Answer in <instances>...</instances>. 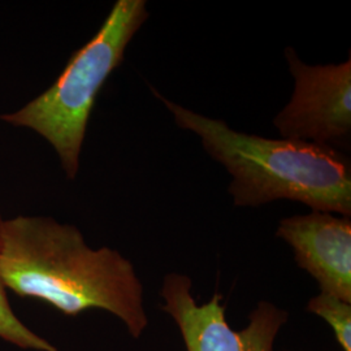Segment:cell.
Listing matches in <instances>:
<instances>
[{
    "label": "cell",
    "mask_w": 351,
    "mask_h": 351,
    "mask_svg": "<svg viewBox=\"0 0 351 351\" xmlns=\"http://www.w3.org/2000/svg\"><path fill=\"white\" fill-rule=\"evenodd\" d=\"M0 280L5 290L66 316L110 313L134 339L149 326L143 285L132 262L111 247H90L78 228L52 217L3 219Z\"/></svg>",
    "instance_id": "1"
},
{
    "label": "cell",
    "mask_w": 351,
    "mask_h": 351,
    "mask_svg": "<svg viewBox=\"0 0 351 351\" xmlns=\"http://www.w3.org/2000/svg\"><path fill=\"white\" fill-rule=\"evenodd\" d=\"M175 123L201 138L206 152L232 176L229 194L239 207L277 199L300 202L320 213L351 216L350 159L335 147L295 139L239 133L152 88Z\"/></svg>",
    "instance_id": "2"
},
{
    "label": "cell",
    "mask_w": 351,
    "mask_h": 351,
    "mask_svg": "<svg viewBox=\"0 0 351 351\" xmlns=\"http://www.w3.org/2000/svg\"><path fill=\"white\" fill-rule=\"evenodd\" d=\"M149 19L145 0H117L98 33L75 51L62 75L37 98L0 120L46 139L64 173L75 180L98 94L124 60L130 40Z\"/></svg>",
    "instance_id": "3"
},
{
    "label": "cell",
    "mask_w": 351,
    "mask_h": 351,
    "mask_svg": "<svg viewBox=\"0 0 351 351\" xmlns=\"http://www.w3.org/2000/svg\"><path fill=\"white\" fill-rule=\"evenodd\" d=\"M285 53L294 91L274 120L281 137L345 147L351 134V59L307 65L293 49Z\"/></svg>",
    "instance_id": "4"
},
{
    "label": "cell",
    "mask_w": 351,
    "mask_h": 351,
    "mask_svg": "<svg viewBox=\"0 0 351 351\" xmlns=\"http://www.w3.org/2000/svg\"><path fill=\"white\" fill-rule=\"evenodd\" d=\"M191 288L190 277L169 274L160 291V308L175 320L186 351H274L277 335L288 322V311L261 301L251 311L247 326L234 330L226 322L223 295L216 293L199 306Z\"/></svg>",
    "instance_id": "5"
},
{
    "label": "cell",
    "mask_w": 351,
    "mask_h": 351,
    "mask_svg": "<svg viewBox=\"0 0 351 351\" xmlns=\"http://www.w3.org/2000/svg\"><path fill=\"white\" fill-rule=\"evenodd\" d=\"M276 236L291 247L294 261L315 278L320 293L351 303V220L313 211L280 221Z\"/></svg>",
    "instance_id": "6"
},
{
    "label": "cell",
    "mask_w": 351,
    "mask_h": 351,
    "mask_svg": "<svg viewBox=\"0 0 351 351\" xmlns=\"http://www.w3.org/2000/svg\"><path fill=\"white\" fill-rule=\"evenodd\" d=\"M3 219L0 216V226ZM0 339L24 350L60 351L47 339L40 337L33 329L23 323L13 313L7 290L0 280Z\"/></svg>",
    "instance_id": "7"
},
{
    "label": "cell",
    "mask_w": 351,
    "mask_h": 351,
    "mask_svg": "<svg viewBox=\"0 0 351 351\" xmlns=\"http://www.w3.org/2000/svg\"><path fill=\"white\" fill-rule=\"evenodd\" d=\"M306 310L326 320L341 349L351 351V303L326 293H319L308 301Z\"/></svg>",
    "instance_id": "8"
}]
</instances>
